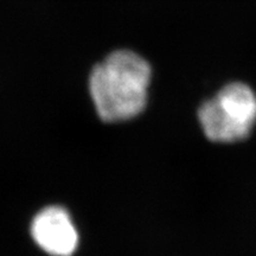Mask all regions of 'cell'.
<instances>
[{
  "mask_svg": "<svg viewBox=\"0 0 256 256\" xmlns=\"http://www.w3.org/2000/svg\"><path fill=\"white\" fill-rule=\"evenodd\" d=\"M151 66L138 54L118 50L94 66L89 92L100 119L120 122L145 110Z\"/></svg>",
  "mask_w": 256,
  "mask_h": 256,
  "instance_id": "obj_1",
  "label": "cell"
},
{
  "mask_svg": "<svg viewBox=\"0 0 256 256\" xmlns=\"http://www.w3.org/2000/svg\"><path fill=\"white\" fill-rule=\"evenodd\" d=\"M202 130L215 142H238L256 124V96L243 83H230L198 110Z\"/></svg>",
  "mask_w": 256,
  "mask_h": 256,
  "instance_id": "obj_2",
  "label": "cell"
},
{
  "mask_svg": "<svg viewBox=\"0 0 256 256\" xmlns=\"http://www.w3.org/2000/svg\"><path fill=\"white\" fill-rule=\"evenodd\" d=\"M31 235L44 252L52 256H70L78 248V232L69 214L60 206L42 210L31 224Z\"/></svg>",
  "mask_w": 256,
  "mask_h": 256,
  "instance_id": "obj_3",
  "label": "cell"
}]
</instances>
